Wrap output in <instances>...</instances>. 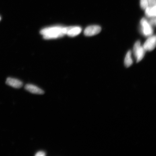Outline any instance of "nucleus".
I'll use <instances>...</instances> for the list:
<instances>
[{"mask_svg": "<svg viewBox=\"0 0 156 156\" xmlns=\"http://www.w3.org/2000/svg\"><path fill=\"white\" fill-rule=\"evenodd\" d=\"M156 37L155 36L150 37L144 44L143 47L146 51H151L154 49L156 47Z\"/></svg>", "mask_w": 156, "mask_h": 156, "instance_id": "5", "label": "nucleus"}, {"mask_svg": "<svg viewBox=\"0 0 156 156\" xmlns=\"http://www.w3.org/2000/svg\"><path fill=\"white\" fill-rule=\"evenodd\" d=\"M36 156H45L46 155L45 152L44 151H39L35 155Z\"/></svg>", "mask_w": 156, "mask_h": 156, "instance_id": "14", "label": "nucleus"}, {"mask_svg": "<svg viewBox=\"0 0 156 156\" xmlns=\"http://www.w3.org/2000/svg\"><path fill=\"white\" fill-rule=\"evenodd\" d=\"M156 5L153 7L148 6L145 9V14L148 17H156Z\"/></svg>", "mask_w": 156, "mask_h": 156, "instance_id": "9", "label": "nucleus"}, {"mask_svg": "<svg viewBox=\"0 0 156 156\" xmlns=\"http://www.w3.org/2000/svg\"><path fill=\"white\" fill-rule=\"evenodd\" d=\"M1 17H0V21H1Z\"/></svg>", "mask_w": 156, "mask_h": 156, "instance_id": "15", "label": "nucleus"}, {"mask_svg": "<svg viewBox=\"0 0 156 156\" xmlns=\"http://www.w3.org/2000/svg\"><path fill=\"white\" fill-rule=\"evenodd\" d=\"M82 31L81 27L72 26L66 27V34L68 36L74 37L80 34Z\"/></svg>", "mask_w": 156, "mask_h": 156, "instance_id": "6", "label": "nucleus"}, {"mask_svg": "<svg viewBox=\"0 0 156 156\" xmlns=\"http://www.w3.org/2000/svg\"><path fill=\"white\" fill-rule=\"evenodd\" d=\"M6 83L15 88L19 89L23 87V83L18 79L11 77H8L6 81Z\"/></svg>", "mask_w": 156, "mask_h": 156, "instance_id": "8", "label": "nucleus"}, {"mask_svg": "<svg viewBox=\"0 0 156 156\" xmlns=\"http://www.w3.org/2000/svg\"><path fill=\"white\" fill-rule=\"evenodd\" d=\"M25 89L29 92L34 94L42 95L44 93V91L42 89L31 84H27L25 85Z\"/></svg>", "mask_w": 156, "mask_h": 156, "instance_id": "7", "label": "nucleus"}, {"mask_svg": "<svg viewBox=\"0 0 156 156\" xmlns=\"http://www.w3.org/2000/svg\"><path fill=\"white\" fill-rule=\"evenodd\" d=\"M101 30V27L98 25H91L86 28L84 34L86 36H92L98 34Z\"/></svg>", "mask_w": 156, "mask_h": 156, "instance_id": "4", "label": "nucleus"}, {"mask_svg": "<svg viewBox=\"0 0 156 156\" xmlns=\"http://www.w3.org/2000/svg\"><path fill=\"white\" fill-rule=\"evenodd\" d=\"M133 53L134 56L136 58V62H139L143 59L145 53L146 51L141 46V42L138 41L134 44L133 47Z\"/></svg>", "mask_w": 156, "mask_h": 156, "instance_id": "2", "label": "nucleus"}, {"mask_svg": "<svg viewBox=\"0 0 156 156\" xmlns=\"http://www.w3.org/2000/svg\"><path fill=\"white\" fill-rule=\"evenodd\" d=\"M140 5L141 9L145 10L146 8L149 6L148 0H140Z\"/></svg>", "mask_w": 156, "mask_h": 156, "instance_id": "11", "label": "nucleus"}, {"mask_svg": "<svg viewBox=\"0 0 156 156\" xmlns=\"http://www.w3.org/2000/svg\"><path fill=\"white\" fill-rule=\"evenodd\" d=\"M40 34L46 40L62 37L66 35V27L53 26L42 29Z\"/></svg>", "mask_w": 156, "mask_h": 156, "instance_id": "1", "label": "nucleus"}, {"mask_svg": "<svg viewBox=\"0 0 156 156\" xmlns=\"http://www.w3.org/2000/svg\"><path fill=\"white\" fill-rule=\"evenodd\" d=\"M148 3L149 6H154L156 5V0H148Z\"/></svg>", "mask_w": 156, "mask_h": 156, "instance_id": "12", "label": "nucleus"}, {"mask_svg": "<svg viewBox=\"0 0 156 156\" xmlns=\"http://www.w3.org/2000/svg\"><path fill=\"white\" fill-rule=\"evenodd\" d=\"M141 31L144 36L147 37L151 36L153 33V29L151 24L146 19L142 18L140 21Z\"/></svg>", "mask_w": 156, "mask_h": 156, "instance_id": "3", "label": "nucleus"}, {"mask_svg": "<svg viewBox=\"0 0 156 156\" xmlns=\"http://www.w3.org/2000/svg\"><path fill=\"white\" fill-rule=\"evenodd\" d=\"M149 23L151 26H155L156 25V18L155 17H151V20H150Z\"/></svg>", "mask_w": 156, "mask_h": 156, "instance_id": "13", "label": "nucleus"}, {"mask_svg": "<svg viewBox=\"0 0 156 156\" xmlns=\"http://www.w3.org/2000/svg\"><path fill=\"white\" fill-rule=\"evenodd\" d=\"M131 55L132 52L131 51H129L126 54L124 60L125 65L126 67H129L132 65L133 60Z\"/></svg>", "mask_w": 156, "mask_h": 156, "instance_id": "10", "label": "nucleus"}]
</instances>
